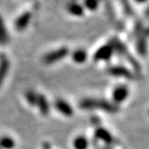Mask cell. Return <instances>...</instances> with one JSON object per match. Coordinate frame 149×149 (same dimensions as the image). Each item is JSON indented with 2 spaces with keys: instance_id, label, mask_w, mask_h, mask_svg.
<instances>
[{
  "instance_id": "1",
  "label": "cell",
  "mask_w": 149,
  "mask_h": 149,
  "mask_svg": "<svg viewBox=\"0 0 149 149\" xmlns=\"http://www.w3.org/2000/svg\"><path fill=\"white\" fill-rule=\"evenodd\" d=\"M79 107L83 110H100L107 113H116L119 111L118 105L103 99H84L80 102Z\"/></svg>"
},
{
  "instance_id": "2",
  "label": "cell",
  "mask_w": 149,
  "mask_h": 149,
  "mask_svg": "<svg viewBox=\"0 0 149 149\" xmlns=\"http://www.w3.org/2000/svg\"><path fill=\"white\" fill-rule=\"evenodd\" d=\"M69 52V49L66 47H62L60 49H58L54 51H51L48 54H46L43 57V62L45 64H53L56 63L59 60H61L62 58H65Z\"/></svg>"
},
{
  "instance_id": "3",
  "label": "cell",
  "mask_w": 149,
  "mask_h": 149,
  "mask_svg": "<svg viewBox=\"0 0 149 149\" xmlns=\"http://www.w3.org/2000/svg\"><path fill=\"white\" fill-rule=\"evenodd\" d=\"M114 53V49L111 43L100 47L93 55V59L95 61H108L111 59Z\"/></svg>"
},
{
  "instance_id": "4",
  "label": "cell",
  "mask_w": 149,
  "mask_h": 149,
  "mask_svg": "<svg viewBox=\"0 0 149 149\" xmlns=\"http://www.w3.org/2000/svg\"><path fill=\"white\" fill-rule=\"evenodd\" d=\"M129 94H130V91L127 86L120 84V86H116L112 92V102L116 105L122 103L129 97Z\"/></svg>"
},
{
  "instance_id": "5",
  "label": "cell",
  "mask_w": 149,
  "mask_h": 149,
  "mask_svg": "<svg viewBox=\"0 0 149 149\" xmlns=\"http://www.w3.org/2000/svg\"><path fill=\"white\" fill-rule=\"evenodd\" d=\"M109 74L115 77H123L126 79H133L134 74L123 66H112L107 69Z\"/></svg>"
},
{
  "instance_id": "6",
  "label": "cell",
  "mask_w": 149,
  "mask_h": 149,
  "mask_svg": "<svg viewBox=\"0 0 149 149\" xmlns=\"http://www.w3.org/2000/svg\"><path fill=\"white\" fill-rule=\"evenodd\" d=\"M94 136L96 137V139H99L101 141H102L104 144H106L109 146H111L116 141H115V138L114 136L102 127H97L96 130H95L94 132Z\"/></svg>"
},
{
  "instance_id": "7",
  "label": "cell",
  "mask_w": 149,
  "mask_h": 149,
  "mask_svg": "<svg viewBox=\"0 0 149 149\" xmlns=\"http://www.w3.org/2000/svg\"><path fill=\"white\" fill-rule=\"evenodd\" d=\"M55 107L60 113L68 117L72 116L74 113V111H73V108L71 107V105L62 99H58L55 102Z\"/></svg>"
},
{
  "instance_id": "8",
  "label": "cell",
  "mask_w": 149,
  "mask_h": 149,
  "mask_svg": "<svg viewBox=\"0 0 149 149\" xmlns=\"http://www.w3.org/2000/svg\"><path fill=\"white\" fill-rule=\"evenodd\" d=\"M31 14L30 12H25L24 14L21 15L15 22V27L17 31H23L24 30L29 23L31 21Z\"/></svg>"
},
{
  "instance_id": "9",
  "label": "cell",
  "mask_w": 149,
  "mask_h": 149,
  "mask_svg": "<svg viewBox=\"0 0 149 149\" xmlns=\"http://www.w3.org/2000/svg\"><path fill=\"white\" fill-rule=\"evenodd\" d=\"M36 105L38 106L40 112L43 116H46V115L49 114V104L48 100L45 98L44 95L38 94Z\"/></svg>"
},
{
  "instance_id": "10",
  "label": "cell",
  "mask_w": 149,
  "mask_h": 149,
  "mask_svg": "<svg viewBox=\"0 0 149 149\" xmlns=\"http://www.w3.org/2000/svg\"><path fill=\"white\" fill-rule=\"evenodd\" d=\"M9 41V35L3 18L0 15V45L4 46Z\"/></svg>"
},
{
  "instance_id": "11",
  "label": "cell",
  "mask_w": 149,
  "mask_h": 149,
  "mask_svg": "<svg viewBox=\"0 0 149 149\" xmlns=\"http://www.w3.org/2000/svg\"><path fill=\"white\" fill-rule=\"evenodd\" d=\"M68 11L76 16H82L84 13V8L83 6L77 2H72L68 6Z\"/></svg>"
},
{
  "instance_id": "12",
  "label": "cell",
  "mask_w": 149,
  "mask_h": 149,
  "mask_svg": "<svg viewBox=\"0 0 149 149\" xmlns=\"http://www.w3.org/2000/svg\"><path fill=\"white\" fill-rule=\"evenodd\" d=\"M72 59L76 63H78V64L84 63L87 59V53L84 49H78L72 53Z\"/></svg>"
},
{
  "instance_id": "13",
  "label": "cell",
  "mask_w": 149,
  "mask_h": 149,
  "mask_svg": "<svg viewBox=\"0 0 149 149\" xmlns=\"http://www.w3.org/2000/svg\"><path fill=\"white\" fill-rule=\"evenodd\" d=\"M9 69V61L6 57H2L0 59V86L6 78Z\"/></svg>"
},
{
  "instance_id": "14",
  "label": "cell",
  "mask_w": 149,
  "mask_h": 149,
  "mask_svg": "<svg viewBox=\"0 0 149 149\" xmlns=\"http://www.w3.org/2000/svg\"><path fill=\"white\" fill-rule=\"evenodd\" d=\"M73 146L74 149H87L89 146V142L86 139V136H79L74 138V140L73 142Z\"/></svg>"
},
{
  "instance_id": "15",
  "label": "cell",
  "mask_w": 149,
  "mask_h": 149,
  "mask_svg": "<svg viewBox=\"0 0 149 149\" xmlns=\"http://www.w3.org/2000/svg\"><path fill=\"white\" fill-rule=\"evenodd\" d=\"M15 141L10 136H2L0 137V148L3 149H13L15 147Z\"/></svg>"
},
{
  "instance_id": "16",
  "label": "cell",
  "mask_w": 149,
  "mask_h": 149,
  "mask_svg": "<svg viewBox=\"0 0 149 149\" xmlns=\"http://www.w3.org/2000/svg\"><path fill=\"white\" fill-rule=\"evenodd\" d=\"M100 4V0H84V6L89 11H95L97 10Z\"/></svg>"
},
{
  "instance_id": "17",
  "label": "cell",
  "mask_w": 149,
  "mask_h": 149,
  "mask_svg": "<svg viewBox=\"0 0 149 149\" xmlns=\"http://www.w3.org/2000/svg\"><path fill=\"white\" fill-rule=\"evenodd\" d=\"M37 96H38V94H36L33 91H28L25 93L27 102H29L30 105H33V106H35L37 103Z\"/></svg>"
},
{
  "instance_id": "18",
  "label": "cell",
  "mask_w": 149,
  "mask_h": 149,
  "mask_svg": "<svg viewBox=\"0 0 149 149\" xmlns=\"http://www.w3.org/2000/svg\"><path fill=\"white\" fill-rule=\"evenodd\" d=\"M133 1L137 5H145L149 2V0H133Z\"/></svg>"
},
{
  "instance_id": "19",
  "label": "cell",
  "mask_w": 149,
  "mask_h": 149,
  "mask_svg": "<svg viewBox=\"0 0 149 149\" xmlns=\"http://www.w3.org/2000/svg\"><path fill=\"white\" fill-rule=\"evenodd\" d=\"M42 148H43V149H51V148H50V145H49V143H48V142H44V143H43Z\"/></svg>"
},
{
  "instance_id": "20",
  "label": "cell",
  "mask_w": 149,
  "mask_h": 149,
  "mask_svg": "<svg viewBox=\"0 0 149 149\" xmlns=\"http://www.w3.org/2000/svg\"><path fill=\"white\" fill-rule=\"evenodd\" d=\"M102 149H111V146H104Z\"/></svg>"
}]
</instances>
